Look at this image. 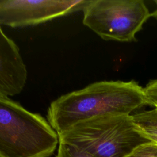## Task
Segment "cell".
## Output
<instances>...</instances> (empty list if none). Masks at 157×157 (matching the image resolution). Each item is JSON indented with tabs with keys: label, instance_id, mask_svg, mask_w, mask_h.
Returning <instances> with one entry per match:
<instances>
[{
	"label": "cell",
	"instance_id": "cell-8",
	"mask_svg": "<svg viewBox=\"0 0 157 157\" xmlns=\"http://www.w3.org/2000/svg\"><path fill=\"white\" fill-rule=\"evenodd\" d=\"M123 157H157V143L148 141L141 144Z\"/></svg>",
	"mask_w": 157,
	"mask_h": 157
},
{
	"label": "cell",
	"instance_id": "cell-1",
	"mask_svg": "<svg viewBox=\"0 0 157 157\" xmlns=\"http://www.w3.org/2000/svg\"><path fill=\"white\" fill-rule=\"evenodd\" d=\"M146 105L144 87L135 80H104L59 96L50 103L47 118L58 135L82 121L102 115H130Z\"/></svg>",
	"mask_w": 157,
	"mask_h": 157
},
{
	"label": "cell",
	"instance_id": "cell-12",
	"mask_svg": "<svg viewBox=\"0 0 157 157\" xmlns=\"http://www.w3.org/2000/svg\"><path fill=\"white\" fill-rule=\"evenodd\" d=\"M0 157H4V156H2L1 155H0Z\"/></svg>",
	"mask_w": 157,
	"mask_h": 157
},
{
	"label": "cell",
	"instance_id": "cell-11",
	"mask_svg": "<svg viewBox=\"0 0 157 157\" xmlns=\"http://www.w3.org/2000/svg\"><path fill=\"white\" fill-rule=\"evenodd\" d=\"M153 2L155 3V4L156 6V9L153 12L151 13V17H153L155 18H157V0H155V1H153Z\"/></svg>",
	"mask_w": 157,
	"mask_h": 157
},
{
	"label": "cell",
	"instance_id": "cell-4",
	"mask_svg": "<svg viewBox=\"0 0 157 157\" xmlns=\"http://www.w3.org/2000/svg\"><path fill=\"white\" fill-rule=\"evenodd\" d=\"M82 11L85 26L103 40L120 42L137 41L151 17L142 0H90Z\"/></svg>",
	"mask_w": 157,
	"mask_h": 157
},
{
	"label": "cell",
	"instance_id": "cell-5",
	"mask_svg": "<svg viewBox=\"0 0 157 157\" xmlns=\"http://www.w3.org/2000/svg\"><path fill=\"white\" fill-rule=\"evenodd\" d=\"M90 0H6L0 1V25L12 28L37 25L83 10Z\"/></svg>",
	"mask_w": 157,
	"mask_h": 157
},
{
	"label": "cell",
	"instance_id": "cell-9",
	"mask_svg": "<svg viewBox=\"0 0 157 157\" xmlns=\"http://www.w3.org/2000/svg\"><path fill=\"white\" fill-rule=\"evenodd\" d=\"M56 157H94L83 150L64 142H59Z\"/></svg>",
	"mask_w": 157,
	"mask_h": 157
},
{
	"label": "cell",
	"instance_id": "cell-10",
	"mask_svg": "<svg viewBox=\"0 0 157 157\" xmlns=\"http://www.w3.org/2000/svg\"><path fill=\"white\" fill-rule=\"evenodd\" d=\"M144 91L147 105L157 109V78L150 80L144 87Z\"/></svg>",
	"mask_w": 157,
	"mask_h": 157
},
{
	"label": "cell",
	"instance_id": "cell-3",
	"mask_svg": "<svg viewBox=\"0 0 157 157\" xmlns=\"http://www.w3.org/2000/svg\"><path fill=\"white\" fill-rule=\"evenodd\" d=\"M58 136L59 142L76 146L94 157H123L139 145L150 141L138 129L132 115L95 117Z\"/></svg>",
	"mask_w": 157,
	"mask_h": 157
},
{
	"label": "cell",
	"instance_id": "cell-6",
	"mask_svg": "<svg viewBox=\"0 0 157 157\" xmlns=\"http://www.w3.org/2000/svg\"><path fill=\"white\" fill-rule=\"evenodd\" d=\"M26 66L18 45L7 37L0 25V96L20 94L27 80Z\"/></svg>",
	"mask_w": 157,
	"mask_h": 157
},
{
	"label": "cell",
	"instance_id": "cell-2",
	"mask_svg": "<svg viewBox=\"0 0 157 157\" xmlns=\"http://www.w3.org/2000/svg\"><path fill=\"white\" fill-rule=\"evenodd\" d=\"M58 136L41 115L0 96V155L4 157H50Z\"/></svg>",
	"mask_w": 157,
	"mask_h": 157
},
{
	"label": "cell",
	"instance_id": "cell-7",
	"mask_svg": "<svg viewBox=\"0 0 157 157\" xmlns=\"http://www.w3.org/2000/svg\"><path fill=\"white\" fill-rule=\"evenodd\" d=\"M134 123L137 126H146L157 129V109L143 111L132 115Z\"/></svg>",
	"mask_w": 157,
	"mask_h": 157
}]
</instances>
